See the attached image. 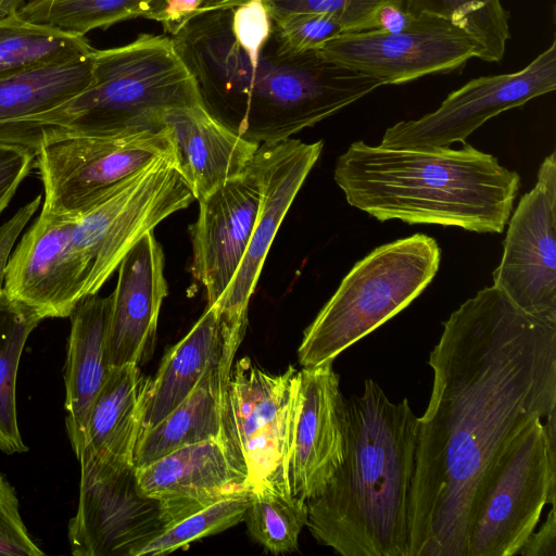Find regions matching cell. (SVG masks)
I'll list each match as a JSON object with an SVG mask.
<instances>
[{
    "instance_id": "7c38bea8",
    "label": "cell",
    "mask_w": 556,
    "mask_h": 556,
    "mask_svg": "<svg viewBox=\"0 0 556 556\" xmlns=\"http://www.w3.org/2000/svg\"><path fill=\"white\" fill-rule=\"evenodd\" d=\"M493 286L521 311L556 323V154L540 165L534 187L510 219Z\"/></svg>"
},
{
    "instance_id": "74e56055",
    "label": "cell",
    "mask_w": 556,
    "mask_h": 556,
    "mask_svg": "<svg viewBox=\"0 0 556 556\" xmlns=\"http://www.w3.org/2000/svg\"><path fill=\"white\" fill-rule=\"evenodd\" d=\"M517 555L522 556H556V513L552 505L545 522L536 532H532Z\"/></svg>"
},
{
    "instance_id": "52a82bcc",
    "label": "cell",
    "mask_w": 556,
    "mask_h": 556,
    "mask_svg": "<svg viewBox=\"0 0 556 556\" xmlns=\"http://www.w3.org/2000/svg\"><path fill=\"white\" fill-rule=\"evenodd\" d=\"M500 451L477 493L466 556L517 555L556 498V409Z\"/></svg>"
},
{
    "instance_id": "f546056e",
    "label": "cell",
    "mask_w": 556,
    "mask_h": 556,
    "mask_svg": "<svg viewBox=\"0 0 556 556\" xmlns=\"http://www.w3.org/2000/svg\"><path fill=\"white\" fill-rule=\"evenodd\" d=\"M307 504L293 494L270 490L252 492L244 515L250 535L266 551L280 554L294 552L307 523Z\"/></svg>"
},
{
    "instance_id": "4316f807",
    "label": "cell",
    "mask_w": 556,
    "mask_h": 556,
    "mask_svg": "<svg viewBox=\"0 0 556 556\" xmlns=\"http://www.w3.org/2000/svg\"><path fill=\"white\" fill-rule=\"evenodd\" d=\"M86 36L33 23L20 13L0 18V75L90 53Z\"/></svg>"
},
{
    "instance_id": "f1b7e54d",
    "label": "cell",
    "mask_w": 556,
    "mask_h": 556,
    "mask_svg": "<svg viewBox=\"0 0 556 556\" xmlns=\"http://www.w3.org/2000/svg\"><path fill=\"white\" fill-rule=\"evenodd\" d=\"M153 0H29L20 15L33 23L85 36L116 23L143 17Z\"/></svg>"
},
{
    "instance_id": "ab89813d",
    "label": "cell",
    "mask_w": 556,
    "mask_h": 556,
    "mask_svg": "<svg viewBox=\"0 0 556 556\" xmlns=\"http://www.w3.org/2000/svg\"><path fill=\"white\" fill-rule=\"evenodd\" d=\"M25 0H0V18L18 13Z\"/></svg>"
},
{
    "instance_id": "cb8c5ba5",
    "label": "cell",
    "mask_w": 556,
    "mask_h": 556,
    "mask_svg": "<svg viewBox=\"0 0 556 556\" xmlns=\"http://www.w3.org/2000/svg\"><path fill=\"white\" fill-rule=\"evenodd\" d=\"M232 364L223 363L210 369L176 408L139 433L132 458L135 468L180 447L222 439L224 392Z\"/></svg>"
},
{
    "instance_id": "4fadbf2b",
    "label": "cell",
    "mask_w": 556,
    "mask_h": 556,
    "mask_svg": "<svg viewBox=\"0 0 556 556\" xmlns=\"http://www.w3.org/2000/svg\"><path fill=\"white\" fill-rule=\"evenodd\" d=\"M161 504L144 495L126 465L80 476L79 501L68 522L75 556H138L164 531Z\"/></svg>"
},
{
    "instance_id": "30bf717a",
    "label": "cell",
    "mask_w": 556,
    "mask_h": 556,
    "mask_svg": "<svg viewBox=\"0 0 556 556\" xmlns=\"http://www.w3.org/2000/svg\"><path fill=\"white\" fill-rule=\"evenodd\" d=\"M318 51L326 59L383 85L450 73L471 58L482 56L472 37L452 22L429 14L414 15L409 27L399 33H343Z\"/></svg>"
},
{
    "instance_id": "1f68e13d",
    "label": "cell",
    "mask_w": 556,
    "mask_h": 556,
    "mask_svg": "<svg viewBox=\"0 0 556 556\" xmlns=\"http://www.w3.org/2000/svg\"><path fill=\"white\" fill-rule=\"evenodd\" d=\"M270 18L294 13L326 14L344 28L345 33L375 28L378 9L388 2L404 5V0H262Z\"/></svg>"
},
{
    "instance_id": "8d00e7d4",
    "label": "cell",
    "mask_w": 556,
    "mask_h": 556,
    "mask_svg": "<svg viewBox=\"0 0 556 556\" xmlns=\"http://www.w3.org/2000/svg\"><path fill=\"white\" fill-rule=\"evenodd\" d=\"M42 195H37L29 203L22 206L7 223L0 227V291L3 289L4 268L9 261L10 252L27 222L38 210Z\"/></svg>"
},
{
    "instance_id": "9c48e42d",
    "label": "cell",
    "mask_w": 556,
    "mask_h": 556,
    "mask_svg": "<svg viewBox=\"0 0 556 556\" xmlns=\"http://www.w3.org/2000/svg\"><path fill=\"white\" fill-rule=\"evenodd\" d=\"M161 159L175 160L165 128L99 136L41 129L34 165L43 186L41 211L79 216L112 187Z\"/></svg>"
},
{
    "instance_id": "3957f363",
    "label": "cell",
    "mask_w": 556,
    "mask_h": 556,
    "mask_svg": "<svg viewBox=\"0 0 556 556\" xmlns=\"http://www.w3.org/2000/svg\"><path fill=\"white\" fill-rule=\"evenodd\" d=\"M345 402L344 458L306 501V526L342 556H408L418 417L407 399L392 402L371 379Z\"/></svg>"
},
{
    "instance_id": "4dcf8cb0",
    "label": "cell",
    "mask_w": 556,
    "mask_h": 556,
    "mask_svg": "<svg viewBox=\"0 0 556 556\" xmlns=\"http://www.w3.org/2000/svg\"><path fill=\"white\" fill-rule=\"evenodd\" d=\"M252 497L247 490L228 495L166 528L138 554L165 555L188 547L192 542L219 533L243 521Z\"/></svg>"
},
{
    "instance_id": "d6a6232c",
    "label": "cell",
    "mask_w": 556,
    "mask_h": 556,
    "mask_svg": "<svg viewBox=\"0 0 556 556\" xmlns=\"http://www.w3.org/2000/svg\"><path fill=\"white\" fill-rule=\"evenodd\" d=\"M271 21L281 40L296 52L319 50L328 41L345 33L339 22L320 13H294Z\"/></svg>"
},
{
    "instance_id": "2e32d148",
    "label": "cell",
    "mask_w": 556,
    "mask_h": 556,
    "mask_svg": "<svg viewBox=\"0 0 556 556\" xmlns=\"http://www.w3.org/2000/svg\"><path fill=\"white\" fill-rule=\"evenodd\" d=\"M332 363L299 371L289 484L291 493L305 501L325 490L345 453L346 402Z\"/></svg>"
},
{
    "instance_id": "ffe728a7",
    "label": "cell",
    "mask_w": 556,
    "mask_h": 556,
    "mask_svg": "<svg viewBox=\"0 0 556 556\" xmlns=\"http://www.w3.org/2000/svg\"><path fill=\"white\" fill-rule=\"evenodd\" d=\"M244 334L216 305H208L189 332L167 351L155 376L148 378L139 433L176 408L210 369L233 363Z\"/></svg>"
},
{
    "instance_id": "603a6c76",
    "label": "cell",
    "mask_w": 556,
    "mask_h": 556,
    "mask_svg": "<svg viewBox=\"0 0 556 556\" xmlns=\"http://www.w3.org/2000/svg\"><path fill=\"white\" fill-rule=\"evenodd\" d=\"M147 380L135 364L110 368L89 416L80 475L134 465Z\"/></svg>"
},
{
    "instance_id": "5bb4252c",
    "label": "cell",
    "mask_w": 556,
    "mask_h": 556,
    "mask_svg": "<svg viewBox=\"0 0 556 556\" xmlns=\"http://www.w3.org/2000/svg\"><path fill=\"white\" fill-rule=\"evenodd\" d=\"M76 218L41 211L4 268V292L42 319L70 317L87 296L89 265L72 241Z\"/></svg>"
},
{
    "instance_id": "7402d4cb",
    "label": "cell",
    "mask_w": 556,
    "mask_h": 556,
    "mask_svg": "<svg viewBox=\"0 0 556 556\" xmlns=\"http://www.w3.org/2000/svg\"><path fill=\"white\" fill-rule=\"evenodd\" d=\"M110 296L84 298L70 315L71 331L64 368L66 432L79 459L84 451L89 416L110 366L106 356V331Z\"/></svg>"
},
{
    "instance_id": "8fae6325",
    "label": "cell",
    "mask_w": 556,
    "mask_h": 556,
    "mask_svg": "<svg viewBox=\"0 0 556 556\" xmlns=\"http://www.w3.org/2000/svg\"><path fill=\"white\" fill-rule=\"evenodd\" d=\"M556 89V42L526 67L509 74L473 78L451 92L440 106L417 119L389 127L379 143L389 149L450 147L490 118Z\"/></svg>"
},
{
    "instance_id": "836d02e7",
    "label": "cell",
    "mask_w": 556,
    "mask_h": 556,
    "mask_svg": "<svg viewBox=\"0 0 556 556\" xmlns=\"http://www.w3.org/2000/svg\"><path fill=\"white\" fill-rule=\"evenodd\" d=\"M20 513L14 488L0 472V556H41Z\"/></svg>"
},
{
    "instance_id": "277c9868",
    "label": "cell",
    "mask_w": 556,
    "mask_h": 556,
    "mask_svg": "<svg viewBox=\"0 0 556 556\" xmlns=\"http://www.w3.org/2000/svg\"><path fill=\"white\" fill-rule=\"evenodd\" d=\"M333 178L346 202L380 222L502 233L520 177L469 143L462 149H389L355 141Z\"/></svg>"
},
{
    "instance_id": "44dd1931",
    "label": "cell",
    "mask_w": 556,
    "mask_h": 556,
    "mask_svg": "<svg viewBox=\"0 0 556 556\" xmlns=\"http://www.w3.org/2000/svg\"><path fill=\"white\" fill-rule=\"evenodd\" d=\"M164 128L176 167L198 201L244 174L261 146L230 130L202 104L168 110Z\"/></svg>"
},
{
    "instance_id": "83f0119b",
    "label": "cell",
    "mask_w": 556,
    "mask_h": 556,
    "mask_svg": "<svg viewBox=\"0 0 556 556\" xmlns=\"http://www.w3.org/2000/svg\"><path fill=\"white\" fill-rule=\"evenodd\" d=\"M404 9L452 22L480 46L482 61L500 62L504 56L509 16L501 0H404Z\"/></svg>"
},
{
    "instance_id": "484cf974",
    "label": "cell",
    "mask_w": 556,
    "mask_h": 556,
    "mask_svg": "<svg viewBox=\"0 0 556 556\" xmlns=\"http://www.w3.org/2000/svg\"><path fill=\"white\" fill-rule=\"evenodd\" d=\"M41 320L35 309L0 291V451L5 454L28 450L18 428L16 379L25 343Z\"/></svg>"
},
{
    "instance_id": "8992f818",
    "label": "cell",
    "mask_w": 556,
    "mask_h": 556,
    "mask_svg": "<svg viewBox=\"0 0 556 556\" xmlns=\"http://www.w3.org/2000/svg\"><path fill=\"white\" fill-rule=\"evenodd\" d=\"M440 260L437 240L415 233L382 244L355 263L304 330L298 350L302 367L333 362L407 307L432 281Z\"/></svg>"
},
{
    "instance_id": "d590c367",
    "label": "cell",
    "mask_w": 556,
    "mask_h": 556,
    "mask_svg": "<svg viewBox=\"0 0 556 556\" xmlns=\"http://www.w3.org/2000/svg\"><path fill=\"white\" fill-rule=\"evenodd\" d=\"M35 159V149L20 143L0 141V214L34 167Z\"/></svg>"
},
{
    "instance_id": "f35d334b",
    "label": "cell",
    "mask_w": 556,
    "mask_h": 556,
    "mask_svg": "<svg viewBox=\"0 0 556 556\" xmlns=\"http://www.w3.org/2000/svg\"><path fill=\"white\" fill-rule=\"evenodd\" d=\"M414 15L404 5L388 2L381 5L375 15V28L388 33H399L409 27Z\"/></svg>"
},
{
    "instance_id": "d6986e66",
    "label": "cell",
    "mask_w": 556,
    "mask_h": 556,
    "mask_svg": "<svg viewBox=\"0 0 556 556\" xmlns=\"http://www.w3.org/2000/svg\"><path fill=\"white\" fill-rule=\"evenodd\" d=\"M164 253L153 231L147 232L118 266L110 296L106 356L110 367L142 359L157 328L163 300L168 294Z\"/></svg>"
},
{
    "instance_id": "e575fe53",
    "label": "cell",
    "mask_w": 556,
    "mask_h": 556,
    "mask_svg": "<svg viewBox=\"0 0 556 556\" xmlns=\"http://www.w3.org/2000/svg\"><path fill=\"white\" fill-rule=\"evenodd\" d=\"M248 1L250 0H153L143 17L161 23L164 31L172 36L195 15L233 9Z\"/></svg>"
},
{
    "instance_id": "e0dca14e",
    "label": "cell",
    "mask_w": 556,
    "mask_h": 556,
    "mask_svg": "<svg viewBox=\"0 0 556 556\" xmlns=\"http://www.w3.org/2000/svg\"><path fill=\"white\" fill-rule=\"evenodd\" d=\"M261 198L262 184L253 159L244 174L199 200V216L189 226L191 270L205 288L207 306L220 299L239 268Z\"/></svg>"
},
{
    "instance_id": "d4e9b609",
    "label": "cell",
    "mask_w": 556,
    "mask_h": 556,
    "mask_svg": "<svg viewBox=\"0 0 556 556\" xmlns=\"http://www.w3.org/2000/svg\"><path fill=\"white\" fill-rule=\"evenodd\" d=\"M93 50L0 75V124L53 110L86 90L93 79Z\"/></svg>"
},
{
    "instance_id": "9a60e30c",
    "label": "cell",
    "mask_w": 556,
    "mask_h": 556,
    "mask_svg": "<svg viewBox=\"0 0 556 556\" xmlns=\"http://www.w3.org/2000/svg\"><path fill=\"white\" fill-rule=\"evenodd\" d=\"M324 143L288 138L263 143L254 156L262 198L239 268L216 305L229 324L245 332L248 306L269 248L294 198L318 161Z\"/></svg>"
},
{
    "instance_id": "7a4b0ae2",
    "label": "cell",
    "mask_w": 556,
    "mask_h": 556,
    "mask_svg": "<svg viewBox=\"0 0 556 556\" xmlns=\"http://www.w3.org/2000/svg\"><path fill=\"white\" fill-rule=\"evenodd\" d=\"M169 37L204 109L258 144L291 138L384 86L318 50L288 48L262 0L195 15Z\"/></svg>"
},
{
    "instance_id": "5b68a950",
    "label": "cell",
    "mask_w": 556,
    "mask_h": 556,
    "mask_svg": "<svg viewBox=\"0 0 556 556\" xmlns=\"http://www.w3.org/2000/svg\"><path fill=\"white\" fill-rule=\"evenodd\" d=\"M92 84L58 108L0 124V140L35 147L41 129L72 135L159 131L165 113L202 104L197 85L169 36L92 52Z\"/></svg>"
},
{
    "instance_id": "ba28073f",
    "label": "cell",
    "mask_w": 556,
    "mask_h": 556,
    "mask_svg": "<svg viewBox=\"0 0 556 556\" xmlns=\"http://www.w3.org/2000/svg\"><path fill=\"white\" fill-rule=\"evenodd\" d=\"M299 371L273 375L249 357L232 364L224 392L222 439L252 492L292 494L289 457Z\"/></svg>"
},
{
    "instance_id": "ac0fdd59",
    "label": "cell",
    "mask_w": 556,
    "mask_h": 556,
    "mask_svg": "<svg viewBox=\"0 0 556 556\" xmlns=\"http://www.w3.org/2000/svg\"><path fill=\"white\" fill-rule=\"evenodd\" d=\"M136 476L140 491L160 502L165 529L223 497L251 491L223 439L175 450L136 468Z\"/></svg>"
},
{
    "instance_id": "6da1fadb",
    "label": "cell",
    "mask_w": 556,
    "mask_h": 556,
    "mask_svg": "<svg viewBox=\"0 0 556 556\" xmlns=\"http://www.w3.org/2000/svg\"><path fill=\"white\" fill-rule=\"evenodd\" d=\"M428 364L433 380L418 417L408 556H466L491 463L532 419L556 409V323L486 287L443 323Z\"/></svg>"
}]
</instances>
